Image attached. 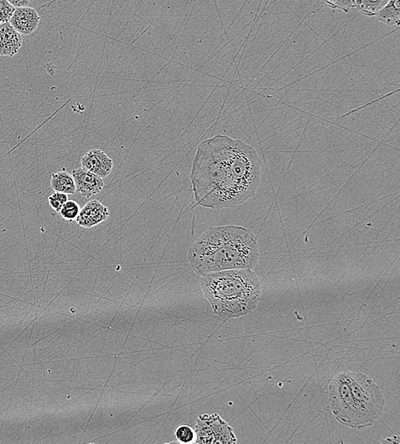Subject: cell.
<instances>
[{
  "instance_id": "8fae6325",
  "label": "cell",
  "mask_w": 400,
  "mask_h": 444,
  "mask_svg": "<svg viewBox=\"0 0 400 444\" xmlns=\"http://www.w3.org/2000/svg\"><path fill=\"white\" fill-rule=\"evenodd\" d=\"M22 34L18 33L9 22L0 24V56L17 55L22 48Z\"/></svg>"
},
{
  "instance_id": "5bb4252c",
  "label": "cell",
  "mask_w": 400,
  "mask_h": 444,
  "mask_svg": "<svg viewBox=\"0 0 400 444\" xmlns=\"http://www.w3.org/2000/svg\"><path fill=\"white\" fill-rule=\"evenodd\" d=\"M388 1L390 0H355V5L360 13L368 17H376Z\"/></svg>"
},
{
  "instance_id": "4fadbf2b",
  "label": "cell",
  "mask_w": 400,
  "mask_h": 444,
  "mask_svg": "<svg viewBox=\"0 0 400 444\" xmlns=\"http://www.w3.org/2000/svg\"><path fill=\"white\" fill-rule=\"evenodd\" d=\"M384 24L399 27L400 24V0H390L387 5L376 15Z\"/></svg>"
},
{
  "instance_id": "9c48e42d",
  "label": "cell",
  "mask_w": 400,
  "mask_h": 444,
  "mask_svg": "<svg viewBox=\"0 0 400 444\" xmlns=\"http://www.w3.org/2000/svg\"><path fill=\"white\" fill-rule=\"evenodd\" d=\"M40 17L37 10L31 7L15 8L10 24L21 34L30 36L38 29Z\"/></svg>"
},
{
  "instance_id": "e0dca14e",
  "label": "cell",
  "mask_w": 400,
  "mask_h": 444,
  "mask_svg": "<svg viewBox=\"0 0 400 444\" xmlns=\"http://www.w3.org/2000/svg\"><path fill=\"white\" fill-rule=\"evenodd\" d=\"M68 200V194H65L63 192H55L53 194L48 196L50 206L57 213H59L61 208H63Z\"/></svg>"
},
{
  "instance_id": "3957f363",
  "label": "cell",
  "mask_w": 400,
  "mask_h": 444,
  "mask_svg": "<svg viewBox=\"0 0 400 444\" xmlns=\"http://www.w3.org/2000/svg\"><path fill=\"white\" fill-rule=\"evenodd\" d=\"M200 285L215 314L225 318L249 314L261 295L260 280L251 268L204 274L200 278Z\"/></svg>"
},
{
  "instance_id": "ac0fdd59",
  "label": "cell",
  "mask_w": 400,
  "mask_h": 444,
  "mask_svg": "<svg viewBox=\"0 0 400 444\" xmlns=\"http://www.w3.org/2000/svg\"><path fill=\"white\" fill-rule=\"evenodd\" d=\"M324 1L332 9H338L345 13H350V10L355 8V0H324Z\"/></svg>"
},
{
  "instance_id": "7c38bea8",
  "label": "cell",
  "mask_w": 400,
  "mask_h": 444,
  "mask_svg": "<svg viewBox=\"0 0 400 444\" xmlns=\"http://www.w3.org/2000/svg\"><path fill=\"white\" fill-rule=\"evenodd\" d=\"M51 187L55 192L65 194H75L76 192L74 178L67 171L54 173L51 178Z\"/></svg>"
},
{
  "instance_id": "d6986e66",
  "label": "cell",
  "mask_w": 400,
  "mask_h": 444,
  "mask_svg": "<svg viewBox=\"0 0 400 444\" xmlns=\"http://www.w3.org/2000/svg\"><path fill=\"white\" fill-rule=\"evenodd\" d=\"M15 9L7 0H0V24L10 21Z\"/></svg>"
},
{
  "instance_id": "7a4b0ae2",
  "label": "cell",
  "mask_w": 400,
  "mask_h": 444,
  "mask_svg": "<svg viewBox=\"0 0 400 444\" xmlns=\"http://www.w3.org/2000/svg\"><path fill=\"white\" fill-rule=\"evenodd\" d=\"M191 268L204 274L253 268L260 259L257 238L240 226L213 227L204 231L187 252Z\"/></svg>"
},
{
  "instance_id": "44dd1931",
  "label": "cell",
  "mask_w": 400,
  "mask_h": 444,
  "mask_svg": "<svg viewBox=\"0 0 400 444\" xmlns=\"http://www.w3.org/2000/svg\"><path fill=\"white\" fill-rule=\"evenodd\" d=\"M383 443H391L399 444V437L388 438L384 440Z\"/></svg>"
},
{
  "instance_id": "8992f818",
  "label": "cell",
  "mask_w": 400,
  "mask_h": 444,
  "mask_svg": "<svg viewBox=\"0 0 400 444\" xmlns=\"http://www.w3.org/2000/svg\"><path fill=\"white\" fill-rule=\"evenodd\" d=\"M195 434V443L234 444L237 442L233 428L217 414L198 416Z\"/></svg>"
},
{
  "instance_id": "52a82bcc",
  "label": "cell",
  "mask_w": 400,
  "mask_h": 444,
  "mask_svg": "<svg viewBox=\"0 0 400 444\" xmlns=\"http://www.w3.org/2000/svg\"><path fill=\"white\" fill-rule=\"evenodd\" d=\"M72 176L75 180L76 191L84 199L92 198L105 187L102 178L82 167L74 169Z\"/></svg>"
},
{
  "instance_id": "2e32d148",
  "label": "cell",
  "mask_w": 400,
  "mask_h": 444,
  "mask_svg": "<svg viewBox=\"0 0 400 444\" xmlns=\"http://www.w3.org/2000/svg\"><path fill=\"white\" fill-rule=\"evenodd\" d=\"M80 208L75 201L68 200L59 212L61 218L68 222L75 221L80 213Z\"/></svg>"
},
{
  "instance_id": "6da1fadb",
  "label": "cell",
  "mask_w": 400,
  "mask_h": 444,
  "mask_svg": "<svg viewBox=\"0 0 400 444\" xmlns=\"http://www.w3.org/2000/svg\"><path fill=\"white\" fill-rule=\"evenodd\" d=\"M261 160L256 150L241 140L217 135L200 144L191 173L195 202L221 210L255 196Z\"/></svg>"
},
{
  "instance_id": "5b68a950",
  "label": "cell",
  "mask_w": 400,
  "mask_h": 444,
  "mask_svg": "<svg viewBox=\"0 0 400 444\" xmlns=\"http://www.w3.org/2000/svg\"><path fill=\"white\" fill-rule=\"evenodd\" d=\"M329 400L334 419L341 426L360 429L356 408L343 372L336 373L330 381Z\"/></svg>"
},
{
  "instance_id": "9a60e30c",
  "label": "cell",
  "mask_w": 400,
  "mask_h": 444,
  "mask_svg": "<svg viewBox=\"0 0 400 444\" xmlns=\"http://www.w3.org/2000/svg\"><path fill=\"white\" fill-rule=\"evenodd\" d=\"M175 436L177 442L179 443H194L195 440V430L188 424L177 427L175 430Z\"/></svg>"
},
{
  "instance_id": "30bf717a",
  "label": "cell",
  "mask_w": 400,
  "mask_h": 444,
  "mask_svg": "<svg viewBox=\"0 0 400 444\" xmlns=\"http://www.w3.org/2000/svg\"><path fill=\"white\" fill-rule=\"evenodd\" d=\"M109 215L108 207L98 200H91L80 210L75 221L80 227L91 229L105 222Z\"/></svg>"
},
{
  "instance_id": "ba28073f",
  "label": "cell",
  "mask_w": 400,
  "mask_h": 444,
  "mask_svg": "<svg viewBox=\"0 0 400 444\" xmlns=\"http://www.w3.org/2000/svg\"><path fill=\"white\" fill-rule=\"evenodd\" d=\"M113 167V160L102 150L92 149L82 157V168L102 179L110 175Z\"/></svg>"
},
{
  "instance_id": "ffe728a7",
  "label": "cell",
  "mask_w": 400,
  "mask_h": 444,
  "mask_svg": "<svg viewBox=\"0 0 400 444\" xmlns=\"http://www.w3.org/2000/svg\"><path fill=\"white\" fill-rule=\"evenodd\" d=\"M14 7H25L29 5L31 0H7Z\"/></svg>"
},
{
  "instance_id": "277c9868",
  "label": "cell",
  "mask_w": 400,
  "mask_h": 444,
  "mask_svg": "<svg viewBox=\"0 0 400 444\" xmlns=\"http://www.w3.org/2000/svg\"><path fill=\"white\" fill-rule=\"evenodd\" d=\"M355 404L360 429L372 426L382 415L386 401L379 386L362 373L343 372Z\"/></svg>"
}]
</instances>
